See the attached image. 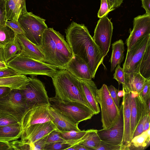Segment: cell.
Returning a JSON list of instances; mask_svg holds the SVG:
<instances>
[{
    "label": "cell",
    "instance_id": "cell-17",
    "mask_svg": "<svg viewBox=\"0 0 150 150\" xmlns=\"http://www.w3.org/2000/svg\"><path fill=\"white\" fill-rule=\"evenodd\" d=\"M131 92L130 128L131 137L140 120L148 115L145 102L136 92Z\"/></svg>",
    "mask_w": 150,
    "mask_h": 150
},
{
    "label": "cell",
    "instance_id": "cell-26",
    "mask_svg": "<svg viewBox=\"0 0 150 150\" xmlns=\"http://www.w3.org/2000/svg\"><path fill=\"white\" fill-rule=\"evenodd\" d=\"M112 52L109 62L111 63V72L112 71L118 64H120L124 59L125 51L124 44L123 40L120 39L112 45Z\"/></svg>",
    "mask_w": 150,
    "mask_h": 150
},
{
    "label": "cell",
    "instance_id": "cell-27",
    "mask_svg": "<svg viewBox=\"0 0 150 150\" xmlns=\"http://www.w3.org/2000/svg\"><path fill=\"white\" fill-rule=\"evenodd\" d=\"M150 144V128L141 134L133 138L128 150H144Z\"/></svg>",
    "mask_w": 150,
    "mask_h": 150
},
{
    "label": "cell",
    "instance_id": "cell-23",
    "mask_svg": "<svg viewBox=\"0 0 150 150\" xmlns=\"http://www.w3.org/2000/svg\"><path fill=\"white\" fill-rule=\"evenodd\" d=\"M125 84L122 86L129 91L136 92L139 94L147 79L142 76L139 73H125Z\"/></svg>",
    "mask_w": 150,
    "mask_h": 150
},
{
    "label": "cell",
    "instance_id": "cell-11",
    "mask_svg": "<svg viewBox=\"0 0 150 150\" xmlns=\"http://www.w3.org/2000/svg\"><path fill=\"white\" fill-rule=\"evenodd\" d=\"M113 30L112 23L107 16L100 18L95 29L93 39L104 57L109 50Z\"/></svg>",
    "mask_w": 150,
    "mask_h": 150
},
{
    "label": "cell",
    "instance_id": "cell-25",
    "mask_svg": "<svg viewBox=\"0 0 150 150\" xmlns=\"http://www.w3.org/2000/svg\"><path fill=\"white\" fill-rule=\"evenodd\" d=\"M28 77L24 75L0 78V87H8L11 89L23 88L28 83Z\"/></svg>",
    "mask_w": 150,
    "mask_h": 150
},
{
    "label": "cell",
    "instance_id": "cell-48",
    "mask_svg": "<svg viewBox=\"0 0 150 150\" xmlns=\"http://www.w3.org/2000/svg\"><path fill=\"white\" fill-rule=\"evenodd\" d=\"M142 7L145 10L146 13L150 15V0H141Z\"/></svg>",
    "mask_w": 150,
    "mask_h": 150
},
{
    "label": "cell",
    "instance_id": "cell-20",
    "mask_svg": "<svg viewBox=\"0 0 150 150\" xmlns=\"http://www.w3.org/2000/svg\"><path fill=\"white\" fill-rule=\"evenodd\" d=\"M49 112L52 122L59 131L68 132L81 130L76 124L55 109L50 106Z\"/></svg>",
    "mask_w": 150,
    "mask_h": 150
},
{
    "label": "cell",
    "instance_id": "cell-31",
    "mask_svg": "<svg viewBox=\"0 0 150 150\" xmlns=\"http://www.w3.org/2000/svg\"><path fill=\"white\" fill-rule=\"evenodd\" d=\"M96 129H92L86 139L80 144L95 150V148L101 141L97 133Z\"/></svg>",
    "mask_w": 150,
    "mask_h": 150
},
{
    "label": "cell",
    "instance_id": "cell-46",
    "mask_svg": "<svg viewBox=\"0 0 150 150\" xmlns=\"http://www.w3.org/2000/svg\"><path fill=\"white\" fill-rule=\"evenodd\" d=\"M109 6L110 9L119 7L124 0H108Z\"/></svg>",
    "mask_w": 150,
    "mask_h": 150
},
{
    "label": "cell",
    "instance_id": "cell-38",
    "mask_svg": "<svg viewBox=\"0 0 150 150\" xmlns=\"http://www.w3.org/2000/svg\"><path fill=\"white\" fill-rule=\"evenodd\" d=\"M95 150H122L121 145H114L101 141Z\"/></svg>",
    "mask_w": 150,
    "mask_h": 150
},
{
    "label": "cell",
    "instance_id": "cell-5",
    "mask_svg": "<svg viewBox=\"0 0 150 150\" xmlns=\"http://www.w3.org/2000/svg\"><path fill=\"white\" fill-rule=\"evenodd\" d=\"M49 100L50 106L77 125L94 115L89 108L79 102L64 101L54 96L49 98Z\"/></svg>",
    "mask_w": 150,
    "mask_h": 150
},
{
    "label": "cell",
    "instance_id": "cell-54",
    "mask_svg": "<svg viewBox=\"0 0 150 150\" xmlns=\"http://www.w3.org/2000/svg\"><path fill=\"white\" fill-rule=\"evenodd\" d=\"M150 98L148 99L147 101L146 102V107L147 108V110L149 115H150Z\"/></svg>",
    "mask_w": 150,
    "mask_h": 150
},
{
    "label": "cell",
    "instance_id": "cell-15",
    "mask_svg": "<svg viewBox=\"0 0 150 150\" xmlns=\"http://www.w3.org/2000/svg\"><path fill=\"white\" fill-rule=\"evenodd\" d=\"M50 105L28 109L25 113L21 122L22 132L32 125L52 121L49 112Z\"/></svg>",
    "mask_w": 150,
    "mask_h": 150
},
{
    "label": "cell",
    "instance_id": "cell-28",
    "mask_svg": "<svg viewBox=\"0 0 150 150\" xmlns=\"http://www.w3.org/2000/svg\"><path fill=\"white\" fill-rule=\"evenodd\" d=\"M6 62L7 63L21 53V47L16 35L3 47Z\"/></svg>",
    "mask_w": 150,
    "mask_h": 150
},
{
    "label": "cell",
    "instance_id": "cell-29",
    "mask_svg": "<svg viewBox=\"0 0 150 150\" xmlns=\"http://www.w3.org/2000/svg\"><path fill=\"white\" fill-rule=\"evenodd\" d=\"M139 73L146 79H150V44L147 46L141 62Z\"/></svg>",
    "mask_w": 150,
    "mask_h": 150
},
{
    "label": "cell",
    "instance_id": "cell-49",
    "mask_svg": "<svg viewBox=\"0 0 150 150\" xmlns=\"http://www.w3.org/2000/svg\"><path fill=\"white\" fill-rule=\"evenodd\" d=\"M11 89L6 87H0V98L6 96Z\"/></svg>",
    "mask_w": 150,
    "mask_h": 150
},
{
    "label": "cell",
    "instance_id": "cell-44",
    "mask_svg": "<svg viewBox=\"0 0 150 150\" xmlns=\"http://www.w3.org/2000/svg\"><path fill=\"white\" fill-rule=\"evenodd\" d=\"M6 21L5 0H0V25H5Z\"/></svg>",
    "mask_w": 150,
    "mask_h": 150
},
{
    "label": "cell",
    "instance_id": "cell-10",
    "mask_svg": "<svg viewBox=\"0 0 150 150\" xmlns=\"http://www.w3.org/2000/svg\"><path fill=\"white\" fill-rule=\"evenodd\" d=\"M150 44V34L139 40L129 50H127L123 69L125 73H139L140 63L145 51Z\"/></svg>",
    "mask_w": 150,
    "mask_h": 150
},
{
    "label": "cell",
    "instance_id": "cell-42",
    "mask_svg": "<svg viewBox=\"0 0 150 150\" xmlns=\"http://www.w3.org/2000/svg\"><path fill=\"white\" fill-rule=\"evenodd\" d=\"M107 88L110 95L116 106L118 108L120 107V97L118 95L119 90L113 86L111 85L107 86Z\"/></svg>",
    "mask_w": 150,
    "mask_h": 150
},
{
    "label": "cell",
    "instance_id": "cell-18",
    "mask_svg": "<svg viewBox=\"0 0 150 150\" xmlns=\"http://www.w3.org/2000/svg\"><path fill=\"white\" fill-rule=\"evenodd\" d=\"M78 80L90 108L94 115L98 114L100 109L96 98L98 89L95 83L92 80L78 79Z\"/></svg>",
    "mask_w": 150,
    "mask_h": 150
},
{
    "label": "cell",
    "instance_id": "cell-4",
    "mask_svg": "<svg viewBox=\"0 0 150 150\" xmlns=\"http://www.w3.org/2000/svg\"><path fill=\"white\" fill-rule=\"evenodd\" d=\"M8 67L19 75L46 76L52 77L58 69L45 62L37 60L20 53L6 63Z\"/></svg>",
    "mask_w": 150,
    "mask_h": 150
},
{
    "label": "cell",
    "instance_id": "cell-39",
    "mask_svg": "<svg viewBox=\"0 0 150 150\" xmlns=\"http://www.w3.org/2000/svg\"><path fill=\"white\" fill-rule=\"evenodd\" d=\"M5 25L10 28L16 35H24V32L17 21L7 20Z\"/></svg>",
    "mask_w": 150,
    "mask_h": 150
},
{
    "label": "cell",
    "instance_id": "cell-24",
    "mask_svg": "<svg viewBox=\"0 0 150 150\" xmlns=\"http://www.w3.org/2000/svg\"><path fill=\"white\" fill-rule=\"evenodd\" d=\"M22 132L21 125L19 123L0 126V141L9 142L21 137Z\"/></svg>",
    "mask_w": 150,
    "mask_h": 150
},
{
    "label": "cell",
    "instance_id": "cell-51",
    "mask_svg": "<svg viewBox=\"0 0 150 150\" xmlns=\"http://www.w3.org/2000/svg\"><path fill=\"white\" fill-rule=\"evenodd\" d=\"M150 118L149 116L144 124L143 132L148 129L150 128Z\"/></svg>",
    "mask_w": 150,
    "mask_h": 150
},
{
    "label": "cell",
    "instance_id": "cell-2",
    "mask_svg": "<svg viewBox=\"0 0 150 150\" xmlns=\"http://www.w3.org/2000/svg\"><path fill=\"white\" fill-rule=\"evenodd\" d=\"M37 47L44 55V62L59 69H65L66 64L73 56L64 36L53 28L45 29L42 44Z\"/></svg>",
    "mask_w": 150,
    "mask_h": 150
},
{
    "label": "cell",
    "instance_id": "cell-13",
    "mask_svg": "<svg viewBox=\"0 0 150 150\" xmlns=\"http://www.w3.org/2000/svg\"><path fill=\"white\" fill-rule=\"evenodd\" d=\"M150 34V15L146 13L134 18L133 28L126 40L127 50H129L142 37Z\"/></svg>",
    "mask_w": 150,
    "mask_h": 150
},
{
    "label": "cell",
    "instance_id": "cell-6",
    "mask_svg": "<svg viewBox=\"0 0 150 150\" xmlns=\"http://www.w3.org/2000/svg\"><path fill=\"white\" fill-rule=\"evenodd\" d=\"M28 78V83L20 90L28 109L50 105L49 98L44 84L33 76Z\"/></svg>",
    "mask_w": 150,
    "mask_h": 150
},
{
    "label": "cell",
    "instance_id": "cell-47",
    "mask_svg": "<svg viewBox=\"0 0 150 150\" xmlns=\"http://www.w3.org/2000/svg\"><path fill=\"white\" fill-rule=\"evenodd\" d=\"M13 150L11 143L0 141V150Z\"/></svg>",
    "mask_w": 150,
    "mask_h": 150
},
{
    "label": "cell",
    "instance_id": "cell-22",
    "mask_svg": "<svg viewBox=\"0 0 150 150\" xmlns=\"http://www.w3.org/2000/svg\"><path fill=\"white\" fill-rule=\"evenodd\" d=\"M6 21H17L26 13L25 0H5Z\"/></svg>",
    "mask_w": 150,
    "mask_h": 150
},
{
    "label": "cell",
    "instance_id": "cell-43",
    "mask_svg": "<svg viewBox=\"0 0 150 150\" xmlns=\"http://www.w3.org/2000/svg\"><path fill=\"white\" fill-rule=\"evenodd\" d=\"M149 116L150 115H146L140 120L134 132L132 139L143 132L144 124Z\"/></svg>",
    "mask_w": 150,
    "mask_h": 150
},
{
    "label": "cell",
    "instance_id": "cell-41",
    "mask_svg": "<svg viewBox=\"0 0 150 150\" xmlns=\"http://www.w3.org/2000/svg\"><path fill=\"white\" fill-rule=\"evenodd\" d=\"M28 143V144L29 150H44L46 144L44 137L35 142Z\"/></svg>",
    "mask_w": 150,
    "mask_h": 150
},
{
    "label": "cell",
    "instance_id": "cell-7",
    "mask_svg": "<svg viewBox=\"0 0 150 150\" xmlns=\"http://www.w3.org/2000/svg\"><path fill=\"white\" fill-rule=\"evenodd\" d=\"M45 20L32 12L26 13L19 18L18 21L25 37L37 46H40L43 33L48 28Z\"/></svg>",
    "mask_w": 150,
    "mask_h": 150
},
{
    "label": "cell",
    "instance_id": "cell-3",
    "mask_svg": "<svg viewBox=\"0 0 150 150\" xmlns=\"http://www.w3.org/2000/svg\"><path fill=\"white\" fill-rule=\"evenodd\" d=\"M51 78L55 98L64 101L79 102L89 108L78 79L67 70L58 69Z\"/></svg>",
    "mask_w": 150,
    "mask_h": 150
},
{
    "label": "cell",
    "instance_id": "cell-14",
    "mask_svg": "<svg viewBox=\"0 0 150 150\" xmlns=\"http://www.w3.org/2000/svg\"><path fill=\"white\" fill-rule=\"evenodd\" d=\"M56 129H57L56 127L52 121L34 125L22 132L21 140L24 142H33Z\"/></svg>",
    "mask_w": 150,
    "mask_h": 150
},
{
    "label": "cell",
    "instance_id": "cell-8",
    "mask_svg": "<svg viewBox=\"0 0 150 150\" xmlns=\"http://www.w3.org/2000/svg\"><path fill=\"white\" fill-rule=\"evenodd\" d=\"M96 98L101 108L102 127L103 129H108L112 126L117 120L120 114L119 108L114 102L105 84L98 89Z\"/></svg>",
    "mask_w": 150,
    "mask_h": 150
},
{
    "label": "cell",
    "instance_id": "cell-32",
    "mask_svg": "<svg viewBox=\"0 0 150 150\" xmlns=\"http://www.w3.org/2000/svg\"><path fill=\"white\" fill-rule=\"evenodd\" d=\"M85 130H72L68 132L59 131L60 136L65 140L79 139L83 137L88 132Z\"/></svg>",
    "mask_w": 150,
    "mask_h": 150
},
{
    "label": "cell",
    "instance_id": "cell-50",
    "mask_svg": "<svg viewBox=\"0 0 150 150\" xmlns=\"http://www.w3.org/2000/svg\"><path fill=\"white\" fill-rule=\"evenodd\" d=\"M74 146L76 150H91V149L83 145L80 144L75 145Z\"/></svg>",
    "mask_w": 150,
    "mask_h": 150
},
{
    "label": "cell",
    "instance_id": "cell-16",
    "mask_svg": "<svg viewBox=\"0 0 150 150\" xmlns=\"http://www.w3.org/2000/svg\"><path fill=\"white\" fill-rule=\"evenodd\" d=\"M123 92L122 103L123 108L124 131L122 146L123 150H128L132 138L130 128L131 92L122 87Z\"/></svg>",
    "mask_w": 150,
    "mask_h": 150
},
{
    "label": "cell",
    "instance_id": "cell-34",
    "mask_svg": "<svg viewBox=\"0 0 150 150\" xmlns=\"http://www.w3.org/2000/svg\"><path fill=\"white\" fill-rule=\"evenodd\" d=\"M19 123L10 114L0 111V126H7Z\"/></svg>",
    "mask_w": 150,
    "mask_h": 150
},
{
    "label": "cell",
    "instance_id": "cell-35",
    "mask_svg": "<svg viewBox=\"0 0 150 150\" xmlns=\"http://www.w3.org/2000/svg\"><path fill=\"white\" fill-rule=\"evenodd\" d=\"M44 138L46 144L65 140L60 136L59 131L57 129L52 131Z\"/></svg>",
    "mask_w": 150,
    "mask_h": 150
},
{
    "label": "cell",
    "instance_id": "cell-12",
    "mask_svg": "<svg viewBox=\"0 0 150 150\" xmlns=\"http://www.w3.org/2000/svg\"><path fill=\"white\" fill-rule=\"evenodd\" d=\"M119 108V115L114 124L108 129L98 130L97 132L101 141L114 145H122L124 131L123 108L122 103Z\"/></svg>",
    "mask_w": 150,
    "mask_h": 150
},
{
    "label": "cell",
    "instance_id": "cell-30",
    "mask_svg": "<svg viewBox=\"0 0 150 150\" xmlns=\"http://www.w3.org/2000/svg\"><path fill=\"white\" fill-rule=\"evenodd\" d=\"M16 35L12 30L6 25H0V47H4L12 40Z\"/></svg>",
    "mask_w": 150,
    "mask_h": 150
},
{
    "label": "cell",
    "instance_id": "cell-21",
    "mask_svg": "<svg viewBox=\"0 0 150 150\" xmlns=\"http://www.w3.org/2000/svg\"><path fill=\"white\" fill-rule=\"evenodd\" d=\"M16 35L21 46V53L31 58L44 62V55L37 46L28 40L24 35Z\"/></svg>",
    "mask_w": 150,
    "mask_h": 150
},
{
    "label": "cell",
    "instance_id": "cell-56",
    "mask_svg": "<svg viewBox=\"0 0 150 150\" xmlns=\"http://www.w3.org/2000/svg\"><path fill=\"white\" fill-rule=\"evenodd\" d=\"M67 150H76L74 146L70 147L67 149Z\"/></svg>",
    "mask_w": 150,
    "mask_h": 150
},
{
    "label": "cell",
    "instance_id": "cell-52",
    "mask_svg": "<svg viewBox=\"0 0 150 150\" xmlns=\"http://www.w3.org/2000/svg\"><path fill=\"white\" fill-rule=\"evenodd\" d=\"M0 61L6 62L3 47H0Z\"/></svg>",
    "mask_w": 150,
    "mask_h": 150
},
{
    "label": "cell",
    "instance_id": "cell-53",
    "mask_svg": "<svg viewBox=\"0 0 150 150\" xmlns=\"http://www.w3.org/2000/svg\"><path fill=\"white\" fill-rule=\"evenodd\" d=\"M8 67L6 63L0 61V69Z\"/></svg>",
    "mask_w": 150,
    "mask_h": 150
},
{
    "label": "cell",
    "instance_id": "cell-33",
    "mask_svg": "<svg viewBox=\"0 0 150 150\" xmlns=\"http://www.w3.org/2000/svg\"><path fill=\"white\" fill-rule=\"evenodd\" d=\"M71 146L67 140L55 142L46 144L44 150H67Z\"/></svg>",
    "mask_w": 150,
    "mask_h": 150
},
{
    "label": "cell",
    "instance_id": "cell-19",
    "mask_svg": "<svg viewBox=\"0 0 150 150\" xmlns=\"http://www.w3.org/2000/svg\"><path fill=\"white\" fill-rule=\"evenodd\" d=\"M65 69L78 79L92 80L93 78L87 65L82 59L75 55L73 54L66 64Z\"/></svg>",
    "mask_w": 150,
    "mask_h": 150
},
{
    "label": "cell",
    "instance_id": "cell-55",
    "mask_svg": "<svg viewBox=\"0 0 150 150\" xmlns=\"http://www.w3.org/2000/svg\"><path fill=\"white\" fill-rule=\"evenodd\" d=\"M123 92L122 90L118 91V95L120 97L123 96Z\"/></svg>",
    "mask_w": 150,
    "mask_h": 150
},
{
    "label": "cell",
    "instance_id": "cell-9",
    "mask_svg": "<svg viewBox=\"0 0 150 150\" xmlns=\"http://www.w3.org/2000/svg\"><path fill=\"white\" fill-rule=\"evenodd\" d=\"M28 109L20 89H12L6 96L0 98V111L10 114L21 125Z\"/></svg>",
    "mask_w": 150,
    "mask_h": 150
},
{
    "label": "cell",
    "instance_id": "cell-1",
    "mask_svg": "<svg viewBox=\"0 0 150 150\" xmlns=\"http://www.w3.org/2000/svg\"><path fill=\"white\" fill-rule=\"evenodd\" d=\"M66 40L73 54L82 59L88 66L94 78L105 57L94 42L86 26L72 21L65 30Z\"/></svg>",
    "mask_w": 150,
    "mask_h": 150
},
{
    "label": "cell",
    "instance_id": "cell-37",
    "mask_svg": "<svg viewBox=\"0 0 150 150\" xmlns=\"http://www.w3.org/2000/svg\"><path fill=\"white\" fill-rule=\"evenodd\" d=\"M117 66L113 75V78L118 82L119 85L122 84V86H124L125 84V72L123 68L120 67V64Z\"/></svg>",
    "mask_w": 150,
    "mask_h": 150
},
{
    "label": "cell",
    "instance_id": "cell-40",
    "mask_svg": "<svg viewBox=\"0 0 150 150\" xmlns=\"http://www.w3.org/2000/svg\"><path fill=\"white\" fill-rule=\"evenodd\" d=\"M139 95L145 102L150 98V79L147 80Z\"/></svg>",
    "mask_w": 150,
    "mask_h": 150
},
{
    "label": "cell",
    "instance_id": "cell-45",
    "mask_svg": "<svg viewBox=\"0 0 150 150\" xmlns=\"http://www.w3.org/2000/svg\"><path fill=\"white\" fill-rule=\"evenodd\" d=\"M19 74L9 67L0 69V78L18 75Z\"/></svg>",
    "mask_w": 150,
    "mask_h": 150
},
{
    "label": "cell",
    "instance_id": "cell-36",
    "mask_svg": "<svg viewBox=\"0 0 150 150\" xmlns=\"http://www.w3.org/2000/svg\"><path fill=\"white\" fill-rule=\"evenodd\" d=\"M115 9V8L112 9L110 8L108 0H101L100 8L97 14L98 17L100 18L107 16L109 12Z\"/></svg>",
    "mask_w": 150,
    "mask_h": 150
}]
</instances>
